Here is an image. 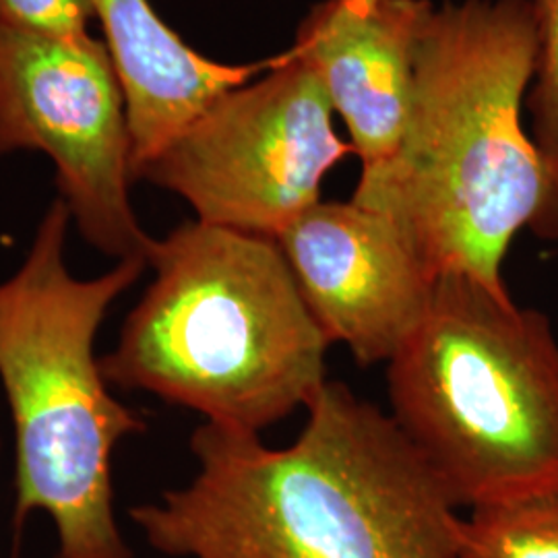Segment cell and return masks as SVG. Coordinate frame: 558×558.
<instances>
[{
  "label": "cell",
  "mask_w": 558,
  "mask_h": 558,
  "mask_svg": "<svg viewBox=\"0 0 558 558\" xmlns=\"http://www.w3.org/2000/svg\"><path fill=\"white\" fill-rule=\"evenodd\" d=\"M530 0H442L420 29L403 133L352 195L385 216L437 278L507 292L521 230L558 239V182L521 106L536 75Z\"/></svg>",
  "instance_id": "2"
},
{
  "label": "cell",
  "mask_w": 558,
  "mask_h": 558,
  "mask_svg": "<svg viewBox=\"0 0 558 558\" xmlns=\"http://www.w3.org/2000/svg\"><path fill=\"white\" fill-rule=\"evenodd\" d=\"M126 101L133 177L230 89L257 80L263 62L209 59L161 20L151 0H89Z\"/></svg>",
  "instance_id": "10"
},
{
  "label": "cell",
  "mask_w": 558,
  "mask_h": 558,
  "mask_svg": "<svg viewBox=\"0 0 558 558\" xmlns=\"http://www.w3.org/2000/svg\"><path fill=\"white\" fill-rule=\"evenodd\" d=\"M538 29V60L527 110L534 143L558 182V0H530Z\"/></svg>",
  "instance_id": "12"
},
{
  "label": "cell",
  "mask_w": 558,
  "mask_h": 558,
  "mask_svg": "<svg viewBox=\"0 0 558 558\" xmlns=\"http://www.w3.org/2000/svg\"><path fill=\"white\" fill-rule=\"evenodd\" d=\"M71 211L46 209L20 269L0 283V380L15 428V521H54V558H135L114 511L112 458L145 433L112 396L96 356L110 306L140 281L147 260H117L98 278L66 265Z\"/></svg>",
  "instance_id": "4"
},
{
  "label": "cell",
  "mask_w": 558,
  "mask_h": 558,
  "mask_svg": "<svg viewBox=\"0 0 558 558\" xmlns=\"http://www.w3.org/2000/svg\"><path fill=\"white\" fill-rule=\"evenodd\" d=\"M147 267L149 288L101 359L110 387L255 435L317 398L331 341L278 240L184 221Z\"/></svg>",
  "instance_id": "3"
},
{
  "label": "cell",
  "mask_w": 558,
  "mask_h": 558,
  "mask_svg": "<svg viewBox=\"0 0 558 558\" xmlns=\"http://www.w3.org/2000/svg\"><path fill=\"white\" fill-rule=\"evenodd\" d=\"M387 366L391 418L459 507L558 486V339L544 313L440 276Z\"/></svg>",
  "instance_id": "5"
},
{
  "label": "cell",
  "mask_w": 558,
  "mask_h": 558,
  "mask_svg": "<svg viewBox=\"0 0 558 558\" xmlns=\"http://www.w3.org/2000/svg\"><path fill=\"white\" fill-rule=\"evenodd\" d=\"M459 558H558V486L470 509Z\"/></svg>",
  "instance_id": "11"
},
{
  "label": "cell",
  "mask_w": 558,
  "mask_h": 558,
  "mask_svg": "<svg viewBox=\"0 0 558 558\" xmlns=\"http://www.w3.org/2000/svg\"><path fill=\"white\" fill-rule=\"evenodd\" d=\"M54 163L60 197L83 240L112 259L149 260L151 239L131 201L126 101L106 44L0 25V156Z\"/></svg>",
  "instance_id": "7"
},
{
  "label": "cell",
  "mask_w": 558,
  "mask_h": 558,
  "mask_svg": "<svg viewBox=\"0 0 558 558\" xmlns=\"http://www.w3.org/2000/svg\"><path fill=\"white\" fill-rule=\"evenodd\" d=\"M278 242L323 333L362 366L396 359L433 306L439 278L356 201L320 199Z\"/></svg>",
  "instance_id": "8"
},
{
  "label": "cell",
  "mask_w": 558,
  "mask_h": 558,
  "mask_svg": "<svg viewBox=\"0 0 558 558\" xmlns=\"http://www.w3.org/2000/svg\"><path fill=\"white\" fill-rule=\"evenodd\" d=\"M433 0H320L290 57L319 77L364 166L387 160L408 117L420 29Z\"/></svg>",
  "instance_id": "9"
},
{
  "label": "cell",
  "mask_w": 558,
  "mask_h": 558,
  "mask_svg": "<svg viewBox=\"0 0 558 558\" xmlns=\"http://www.w3.org/2000/svg\"><path fill=\"white\" fill-rule=\"evenodd\" d=\"M89 0H0V25L60 40L89 38Z\"/></svg>",
  "instance_id": "13"
},
{
  "label": "cell",
  "mask_w": 558,
  "mask_h": 558,
  "mask_svg": "<svg viewBox=\"0 0 558 558\" xmlns=\"http://www.w3.org/2000/svg\"><path fill=\"white\" fill-rule=\"evenodd\" d=\"M319 77L288 52L214 101L135 174L184 201L195 220L278 240L320 201L325 177L354 154L333 126Z\"/></svg>",
  "instance_id": "6"
},
{
  "label": "cell",
  "mask_w": 558,
  "mask_h": 558,
  "mask_svg": "<svg viewBox=\"0 0 558 558\" xmlns=\"http://www.w3.org/2000/svg\"><path fill=\"white\" fill-rule=\"evenodd\" d=\"M290 447L205 422L195 478L131 519L182 558H459V507L391 414L327 380Z\"/></svg>",
  "instance_id": "1"
}]
</instances>
